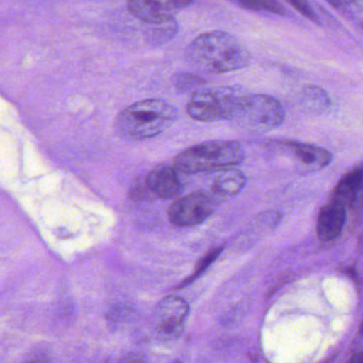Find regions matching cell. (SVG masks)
Here are the masks:
<instances>
[{
	"label": "cell",
	"instance_id": "obj_4",
	"mask_svg": "<svg viewBox=\"0 0 363 363\" xmlns=\"http://www.w3.org/2000/svg\"><path fill=\"white\" fill-rule=\"evenodd\" d=\"M245 95L228 87L200 89L194 91L187 104V114L203 123L232 121Z\"/></svg>",
	"mask_w": 363,
	"mask_h": 363
},
{
	"label": "cell",
	"instance_id": "obj_21",
	"mask_svg": "<svg viewBox=\"0 0 363 363\" xmlns=\"http://www.w3.org/2000/svg\"><path fill=\"white\" fill-rule=\"evenodd\" d=\"M347 363H363V354H356Z\"/></svg>",
	"mask_w": 363,
	"mask_h": 363
},
{
	"label": "cell",
	"instance_id": "obj_8",
	"mask_svg": "<svg viewBox=\"0 0 363 363\" xmlns=\"http://www.w3.org/2000/svg\"><path fill=\"white\" fill-rule=\"evenodd\" d=\"M188 315L189 306L183 298L176 296H167L157 305V328L167 336L179 335Z\"/></svg>",
	"mask_w": 363,
	"mask_h": 363
},
{
	"label": "cell",
	"instance_id": "obj_17",
	"mask_svg": "<svg viewBox=\"0 0 363 363\" xmlns=\"http://www.w3.org/2000/svg\"><path fill=\"white\" fill-rule=\"evenodd\" d=\"M243 6L256 10H264L274 14L285 15L286 11L277 0H239Z\"/></svg>",
	"mask_w": 363,
	"mask_h": 363
},
{
	"label": "cell",
	"instance_id": "obj_15",
	"mask_svg": "<svg viewBox=\"0 0 363 363\" xmlns=\"http://www.w3.org/2000/svg\"><path fill=\"white\" fill-rule=\"evenodd\" d=\"M222 249H223L222 247H216V249L211 250V251L209 252L207 255H205L204 257L201 258V260L198 262V264H196V269H194V272L192 273L191 277H188V279L182 284L181 287L182 286H186L188 285V284L191 283L194 279H198V277H200L203 272H205V271L209 268V266H211V264H213V262H216L217 258L219 257L220 254H221Z\"/></svg>",
	"mask_w": 363,
	"mask_h": 363
},
{
	"label": "cell",
	"instance_id": "obj_11",
	"mask_svg": "<svg viewBox=\"0 0 363 363\" xmlns=\"http://www.w3.org/2000/svg\"><path fill=\"white\" fill-rule=\"evenodd\" d=\"M247 184V178L240 170L225 168L218 170L211 180V192L216 196H232L240 194Z\"/></svg>",
	"mask_w": 363,
	"mask_h": 363
},
{
	"label": "cell",
	"instance_id": "obj_23",
	"mask_svg": "<svg viewBox=\"0 0 363 363\" xmlns=\"http://www.w3.org/2000/svg\"><path fill=\"white\" fill-rule=\"evenodd\" d=\"M172 363H181V362H172Z\"/></svg>",
	"mask_w": 363,
	"mask_h": 363
},
{
	"label": "cell",
	"instance_id": "obj_13",
	"mask_svg": "<svg viewBox=\"0 0 363 363\" xmlns=\"http://www.w3.org/2000/svg\"><path fill=\"white\" fill-rule=\"evenodd\" d=\"M363 186V164L347 172L339 181L333 194V201L342 205L351 204Z\"/></svg>",
	"mask_w": 363,
	"mask_h": 363
},
{
	"label": "cell",
	"instance_id": "obj_18",
	"mask_svg": "<svg viewBox=\"0 0 363 363\" xmlns=\"http://www.w3.org/2000/svg\"><path fill=\"white\" fill-rule=\"evenodd\" d=\"M286 1L289 2L294 9H296L301 14L304 15L307 18H311V21L317 19L315 12H313L311 6L307 4L306 0H286Z\"/></svg>",
	"mask_w": 363,
	"mask_h": 363
},
{
	"label": "cell",
	"instance_id": "obj_2",
	"mask_svg": "<svg viewBox=\"0 0 363 363\" xmlns=\"http://www.w3.org/2000/svg\"><path fill=\"white\" fill-rule=\"evenodd\" d=\"M177 117L178 110L167 101L143 100L127 106L119 113L115 119V130L125 140H148L172 127Z\"/></svg>",
	"mask_w": 363,
	"mask_h": 363
},
{
	"label": "cell",
	"instance_id": "obj_20",
	"mask_svg": "<svg viewBox=\"0 0 363 363\" xmlns=\"http://www.w3.org/2000/svg\"><path fill=\"white\" fill-rule=\"evenodd\" d=\"M132 192H133L134 196H136V198L144 199L147 198V196H153L150 189H149L148 185H147L146 180L138 182L135 187L132 190Z\"/></svg>",
	"mask_w": 363,
	"mask_h": 363
},
{
	"label": "cell",
	"instance_id": "obj_16",
	"mask_svg": "<svg viewBox=\"0 0 363 363\" xmlns=\"http://www.w3.org/2000/svg\"><path fill=\"white\" fill-rule=\"evenodd\" d=\"M309 106L315 111H323L330 106V101L325 91L317 87H311L305 94Z\"/></svg>",
	"mask_w": 363,
	"mask_h": 363
},
{
	"label": "cell",
	"instance_id": "obj_9",
	"mask_svg": "<svg viewBox=\"0 0 363 363\" xmlns=\"http://www.w3.org/2000/svg\"><path fill=\"white\" fill-rule=\"evenodd\" d=\"M177 169L172 166L155 167L146 177L147 185L155 198L169 200L176 198L181 191V182Z\"/></svg>",
	"mask_w": 363,
	"mask_h": 363
},
{
	"label": "cell",
	"instance_id": "obj_6",
	"mask_svg": "<svg viewBox=\"0 0 363 363\" xmlns=\"http://www.w3.org/2000/svg\"><path fill=\"white\" fill-rule=\"evenodd\" d=\"M216 206L215 198L208 192H194L172 203L168 209V219L180 228L198 225L213 215Z\"/></svg>",
	"mask_w": 363,
	"mask_h": 363
},
{
	"label": "cell",
	"instance_id": "obj_7",
	"mask_svg": "<svg viewBox=\"0 0 363 363\" xmlns=\"http://www.w3.org/2000/svg\"><path fill=\"white\" fill-rule=\"evenodd\" d=\"M194 0H129L128 8L132 15L149 23H160L174 21L176 15L183 9L194 4Z\"/></svg>",
	"mask_w": 363,
	"mask_h": 363
},
{
	"label": "cell",
	"instance_id": "obj_5",
	"mask_svg": "<svg viewBox=\"0 0 363 363\" xmlns=\"http://www.w3.org/2000/svg\"><path fill=\"white\" fill-rule=\"evenodd\" d=\"M285 112L279 100L268 95L243 96L234 121L238 127L249 132H269L283 123Z\"/></svg>",
	"mask_w": 363,
	"mask_h": 363
},
{
	"label": "cell",
	"instance_id": "obj_22",
	"mask_svg": "<svg viewBox=\"0 0 363 363\" xmlns=\"http://www.w3.org/2000/svg\"><path fill=\"white\" fill-rule=\"evenodd\" d=\"M326 1L330 2V4H333L334 6H340V0H326Z\"/></svg>",
	"mask_w": 363,
	"mask_h": 363
},
{
	"label": "cell",
	"instance_id": "obj_12",
	"mask_svg": "<svg viewBox=\"0 0 363 363\" xmlns=\"http://www.w3.org/2000/svg\"><path fill=\"white\" fill-rule=\"evenodd\" d=\"M286 145L288 148L291 149L294 157L303 166H306L311 169H321L328 165L332 160L330 152L313 145L296 142H288Z\"/></svg>",
	"mask_w": 363,
	"mask_h": 363
},
{
	"label": "cell",
	"instance_id": "obj_24",
	"mask_svg": "<svg viewBox=\"0 0 363 363\" xmlns=\"http://www.w3.org/2000/svg\"><path fill=\"white\" fill-rule=\"evenodd\" d=\"M362 332H363V325H362Z\"/></svg>",
	"mask_w": 363,
	"mask_h": 363
},
{
	"label": "cell",
	"instance_id": "obj_14",
	"mask_svg": "<svg viewBox=\"0 0 363 363\" xmlns=\"http://www.w3.org/2000/svg\"><path fill=\"white\" fill-rule=\"evenodd\" d=\"M205 80L198 74H190V72H181L177 74L174 79V85L178 91H196L203 89L205 85Z\"/></svg>",
	"mask_w": 363,
	"mask_h": 363
},
{
	"label": "cell",
	"instance_id": "obj_3",
	"mask_svg": "<svg viewBox=\"0 0 363 363\" xmlns=\"http://www.w3.org/2000/svg\"><path fill=\"white\" fill-rule=\"evenodd\" d=\"M245 160V150L233 140H211L189 147L174 160L177 172L201 174L239 165Z\"/></svg>",
	"mask_w": 363,
	"mask_h": 363
},
{
	"label": "cell",
	"instance_id": "obj_10",
	"mask_svg": "<svg viewBox=\"0 0 363 363\" xmlns=\"http://www.w3.org/2000/svg\"><path fill=\"white\" fill-rule=\"evenodd\" d=\"M345 205L333 201L322 207L318 216L317 234L320 240L332 241L340 236L347 219Z\"/></svg>",
	"mask_w": 363,
	"mask_h": 363
},
{
	"label": "cell",
	"instance_id": "obj_19",
	"mask_svg": "<svg viewBox=\"0 0 363 363\" xmlns=\"http://www.w3.org/2000/svg\"><path fill=\"white\" fill-rule=\"evenodd\" d=\"M21 363H51V357L44 350H38L26 356Z\"/></svg>",
	"mask_w": 363,
	"mask_h": 363
},
{
	"label": "cell",
	"instance_id": "obj_1",
	"mask_svg": "<svg viewBox=\"0 0 363 363\" xmlns=\"http://www.w3.org/2000/svg\"><path fill=\"white\" fill-rule=\"evenodd\" d=\"M186 61L196 72L223 74L249 66L251 55L245 45L228 32L201 34L185 53Z\"/></svg>",
	"mask_w": 363,
	"mask_h": 363
}]
</instances>
